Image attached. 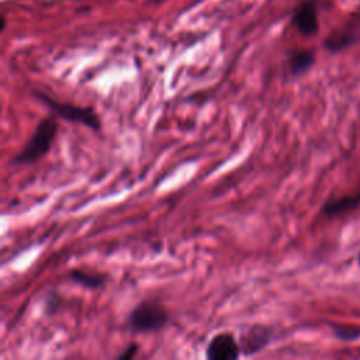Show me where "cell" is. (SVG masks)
I'll return each instance as SVG.
<instances>
[{
  "label": "cell",
  "instance_id": "cell-4",
  "mask_svg": "<svg viewBox=\"0 0 360 360\" xmlns=\"http://www.w3.org/2000/svg\"><path fill=\"white\" fill-rule=\"evenodd\" d=\"M205 356L210 360H235L240 356V347L232 333L221 332L208 342Z\"/></svg>",
  "mask_w": 360,
  "mask_h": 360
},
{
  "label": "cell",
  "instance_id": "cell-11",
  "mask_svg": "<svg viewBox=\"0 0 360 360\" xmlns=\"http://www.w3.org/2000/svg\"><path fill=\"white\" fill-rule=\"evenodd\" d=\"M333 335L340 340H354L360 338V328L349 325H332Z\"/></svg>",
  "mask_w": 360,
  "mask_h": 360
},
{
  "label": "cell",
  "instance_id": "cell-7",
  "mask_svg": "<svg viewBox=\"0 0 360 360\" xmlns=\"http://www.w3.org/2000/svg\"><path fill=\"white\" fill-rule=\"evenodd\" d=\"M360 207V188L354 194L343 195L335 200H329L322 207V214L328 217L346 215L347 212Z\"/></svg>",
  "mask_w": 360,
  "mask_h": 360
},
{
  "label": "cell",
  "instance_id": "cell-3",
  "mask_svg": "<svg viewBox=\"0 0 360 360\" xmlns=\"http://www.w3.org/2000/svg\"><path fill=\"white\" fill-rule=\"evenodd\" d=\"M34 94L44 104H46L51 108V111H53V114H56L58 117L68 120L70 122L83 124L94 131H98L101 128L100 118L91 107H79V105H73L69 103H60V101L51 98L45 93H39V91H35Z\"/></svg>",
  "mask_w": 360,
  "mask_h": 360
},
{
  "label": "cell",
  "instance_id": "cell-9",
  "mask_svg": "<svg viewBox=\"0 0 360 360\" xmlns=\"http://www.w3.org/2000/svg\"><path fill=\"white\" fill-rule=\"evenodd\" d=\"M69 278L86 288L90 290H97L104 285L105 283V276L98 274V273H89L83 270H72L69 273Z\"/></svg>",
  "mask_w": 360,
  "mask_h": 360
},
{
  "label": "cell",
  "instance_id": "cell-6",
  "mask_svg": "<svg viewBox=\"0 0 360 360\" xmlns=\"http://www.w3.org/2000/svg\"><path fill=\"white\" fill-rule=\"evenodd\" d=\"M271 339V332L263 326L250 328L240 339L239 347L245 354H252L262 350L264 346L269 345Z\"/></svg>",
  "mask_w": 360,
  "mask_h": 360
},
{
  "label": "cell",
  "instance_id": "cell-10",
  "mask_svg": "<svg viewBox=\"0 0 360 360\" xmlns=\"http://www.w3.org/2000/svg\"><path fill=\"white\" fill-rule=\"evenodd\" d=\"M356 41V37L353 34H347V32H338V34H332L329 35L325 42L323 46L329 51V52H339L346 49L347 46H350L353 42Z\"/></svg>",
  "mask_w": 360,
  "mask_h": 360
},
{
  "label": "cell",
  "instance_id": "cell-5",
  "mask_svg": "<svg viewBox=\"0 0 360 360\" xmlns=\"http://www.w3.org/2000/svg\"><path fill=\"white\" fill-rule=\"evenodd\" d=\"M292 24L302 35L309 37L318 32L319 21L316 4L314 0H304L295 7V11L292 14Z\"/></svg>",
  "mask_w": 360,
  "mask_h": 360
},
{
  "label": "cell",
  "instance_id": "cell-12",
  "mask_svg": "<svg viewBox=\"0 0 360 360\" xmlns=\"http://www.w3.org/2000/svg\"><path fill=\"white\" fill-rule=\"evenodd\" d=\"M60 302H62V298L58 292L48 294V297L45 300V314L49 316L53 315L56 312V309L60 307Z\"/></svg>",
  "mask_w": 360,
  "mask_h": 360
},
{
  "label": "cell",
  "instance_id": "cell-13",
  "mask_svg": "<svg viewBox=\"0 0 360 360\" xmlns=\"http://www.w3.org/2000/svg\"><path fill=\"white\" fill-rule=\"evenodd\" d=\"M136 352H138V345H136V343H131V345L118 356V359H120V360H129V359H132V357L135 356Z\"/></svg>",
  "mask_w": 360,
  "mask_h": 360
},
{
  "label": "cell",
  "instance_id": "cell-1",
  "mask_svg": "<svg viewBox=\"0 0 360 360\" xmlns=\"http://www.w3.org/2000/svg\"><path fill=\"white\" fill-rule=\"evenodd\" d=\"M58 132V122L53 117L44 118L35 128L30 141L14 158L13 163H31L41 159L51 149Z\"/></svg>",
  "mask_w": 360,
  "mask_h": 360
},
{
  "label": "cell",
  "instance_id": "cell-14",
  "mask_svg": "<svg viewBox=\"0 0 360 360\" xmlns=\"http://www.w3.org/2000/svg\"><path fill=\"white\" fill-rule=\"evenodd\" d=\"M4 28V18L3 17H0V32H1V30Z\"/></svg>",
  "mask_w": 360,
  "mask_h": 360
},
{
  "label": "cell",
  "instance_id": "cell-15",
  "mask_svg": "<svg viewBox=\"0 0 360 360\" xmlns=\"http://www.w3.org/2000/svg\"><path fill=\"white\" fill-rule=\"evenodd\" d=\"M357 262H359V266H360V252H359V256H357Z\"/></svg>",
  "mask_w": 360,
  "mask_h": 360
},
{
  "label": "cell",
  "instance_id": "cell-2",
  "mask_svg": "<svg viewBox=\"0 0 360 360\" xmlns=\"http://www.w3.org/2000/svg\"><path fill=\"white\" fill-rule=\"evenodd\" d=\"M167 321L169 314L160 304L143 301L129 312L127 326L135 332H155L162 329Z\"/></svg>",
  "mask_w": 360,
  "mask_h": 360
},
{
  "label": "cell",
  "instance_id": "cell-8",
  "mask_svg": "<svg viewBox=\"0 0 360 360\" xmlns=\"http://www.w3.org/2000/svg\"><path fill=\"white\" fill-rule=\"evenodd\" d=\"M315 62V55L312 51L308 49H300L291 52L288 58V70L294 76H300L305 72H308Z\"/></svg>",
  "mask_w": 360,
  "mask_h": 360
}]
</instances>
